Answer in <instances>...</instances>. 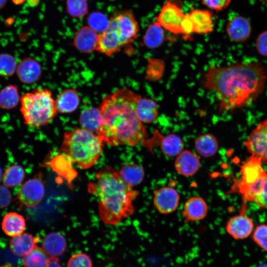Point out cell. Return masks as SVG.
I'll return each mask as SVG.
<instances>
[{"label": "cell", "mask_w": 267, "mask_h": 267, "mask_svg": "<svg viewBox=\"0 0 267 267\" xmlns=\"http://www.w3.org/2000/svg\"><path fill=\"white\" fill-rule=\"evenodd\" d=\"M267 74L259 62L212 66L204 73L202 87L214 93L220 112H232L251 104L263 92Z\"/></svg>", "instance_id": "obj_1"}, {"label": "cell", "mask_w": 267, "mask_h": 267, "mask_svg": "<svg viewBox=\"0 0 267 267\" xmlns=\"http://www.w3.org/2000/svg\"><path fill=\"white\" fill-rule=\"evenodd\" d=\"M140 96L130 89L122 88L103 99L99 107L102 123L96 134L103 143L129 146L144 143L147 130L136 112Z\"/></svg>", "instance_id": "obj_2"}, {"label": "cell", "mask_w": 267, "mask_h": 267, "mask_svg": "<svg viewBox=\"0 0 267 267\" xmlns=\"http://www.w3.org/2000/svg\"><path fill=\"white\" fill-rule=\"evenodd\" d=\"M88 190L98 198L99 215L106 224L115 225L134 212L133 201L138 192L110 166L102 168L95 174L94 180L89 183Z\"/></svg>", "instance_id": "obj_3"}, {"label": "cell", "mask_w": 267, "mask_h": 267, "mask_svg": "<svg viewBox=\"0 0 267 267\" xmlns=\"http://www.w3.org/2000/svg\"><path fill=\"white\" fill-rule=\"evenodd\" d=\"M138 32V23L132 10L117 12L110 19L107 28L99 35L96 50L111 56L133 43Z\"/></svg>", "instance_id": "obj_4"}, {"label": "cell", "mask_w": 267, "mask_h": 267, "mask_svg": "<svg viewBox=\"0 0 267 267\" xmlns=\"http://www.w3.org/2000/svg\"><path fill=\"white\" fill-rule=\"evenodd\" d=\"M103 144L102 139L94 132L83 128H77L65 133L60 150L69 155L74 163L86 169L97 162Z\"/></svg>", "instance_id": "obj_5"}, {"label": "cell", "mask_w": 267, "mask_h": 267, "mask_svg": "<svg viewBox=\"0 0 267 267\" xmlns=\"http://www.w3.org/2000/svg\"><path fill=\"white\" fill-rule=\"evenodd\" d=\"M20 102L24 122L30 127L37 128L47 125L58 112L55 100L51 91L46 89L25 93L21 96Z\"/></svg>", "instance_id": "obj_6"}, {"label": "cell", "mask_w": 267, "mask_h": 267, "mask_svg": "<svg viewBox=\"0 0 267 267\" xmlns=\"http://www.w3.org/2000/svg\"><path fill=\"white\" fill-rule=\"evenodd\" d=\"M174 0H167L156 17L157 22L166 31L182 35L181 24L185 16Z\"/></svg>", "instance_id": "obj_7"}, {"label": "cell", "mask_w": 267, "mask_h": 267, "mask_svg": "<svg viewBox=\"0 0 267 267\" xmlns=\"http://www.w3.org/2000/svg\"><path fill=\"white\" fill-rule=\"evenodd\" d=\"M251 155L267 162V119L260 123L251 132L244 143Z\"/></svg>", "instance_id": "obj_8"}, {"label": "cell", "mask_w": 267, "mask_h": 267, "mask_svg": "<svg viewBox=\"0 0 267 267\" xmlns=\"http://www.w3.org/2000/svg\"><path fill=\"white\" fill-rule=\"evenodd\" d=\"M235 190L245 201L253 202L267 209V176L247 185H234Z\"/></svg>", "instance_id": "obj_9"}, {"label": "cell", "mask_w": 267, "mask_h": 267, "mask_svg": "<svg viewBox=\"0 0 267 267\" xmlns=\"http://www.w3.org/2000/svg\"><path fill=\"white\" fill-rule=\"evenodd\" d=\"M180 196L173 187L164 186L153 193V203L155 209L162 214H169L176 211L179 205Z\"/></svg>", "instance_id": "obj_10"}, {"label": "cell", "mask_w": 267, "mask_h": 267, "mask_svg": "<svg viewBox=\"0 0 267 267\" xmlns=\"http://www.w3.org/2000/svg\"><path fill=\"white\" fill-rule=\"evenodd\" d=\"M44 194V187L41 178H35L27 181L22 186L18 195L19 201L26 207L37 206Z\"/></svg>", "instance_id": "obj_11"}, {"label": "cell", "mask_w": 267, "mask_h": 267, "mask_svg": "<svg viewBox=\"0 0 267 267\" xmlns=\"http://www.w3.org/2000/svg\"><path fill=\"white\" fill-rule=\"evenodd\" d=\"M263 163L261 158L251 155L240 166V178L235 181L234 185L249 184L267 176Z\"/></svg>", "instance_id": "obj_12"}, {"label": "cell", "mask_w": 267, "mask_h": 267, "mask_svg": "<svg viewBox=\"0 0 267 267\" xmlns=\"http://www.w3.org/2000/svg\"><path fill=\"white\" fill-rule=\"evenodd\" d=\"M153 142H148L144 144L151 146L152 144L159 146L162 153L166 156L172 157L177 156L183 150V142L178 135L171 134L165 136L161 135L158 131L150 139Z\"/></svg>", "instance_id": "obj_13"}, {"label": "cell", "mask_w": 267, "mask_h": 267, "mask_svg": "<svg viewBox=\"0 0 267 267\" xmlns=\"http://www.w3.org/2000/svg\"><path fill=\"white\" fill-rule=\"evenodd\" d=\"M226 32L229 38L236 43H242L251 36L252 27L249 20L238 15L230 19L226 26Z\"/></svg>", "instance_id": "obj_14"}, {"label": "cell", "mask_w": 267, "mask_h": 267, "mask_svg": "<svg viewBox=\"0 0 267 267\" xmlns=\"http://www.w3.org/2000/svg\"><path fill=\"white\" fill-rule=\"evenodd\" d=\"M193 26L194 33L206 34L214 30V17L209 9L192 8L187 13Z\"/></svg>", "instance_id": "obj_15"}, {"label": "cell", "mask_w": 267, "mask_h": 267, "mask_svg": "<svg viewBox=\"0 0 267 267\" xmlns=\"http://www.w3.org/2000/svg\"><path fill=\"white\" fill-rule=\"evenodd\" d=\"M175 168L179 174L185 177L194 175L200 167L198 155L189 150H183L176 156Z\"/></svg>", "instance_id": "obj_16"}, {"label": "cell", "mask_w": 267, "mask_h": 267, "mask_svg": "<svg viewBox=\"0 0 267 267\" xmlns=\"http://www.w3.org/2000/svg\"><path fill=\"white\" fill-rule=\"evenodd\" d=\"M208 207L205 200L200 196H192L185 202L181 212L185 222L204 219L208 213Z\"/></svg>", "instance_id": "obj_17"}, {"label": "cell", "mask_w": 267, "mask_h": 267, "mask_svg": "<svg viewBox=\"0 0 267 267\" xmlns=\"http://www.w3.org/2000/svg\"><path fill=\"white\" fill-rule=\"evenodd\" d=\"M99 36L97 32L89 26H84L75 34L73 44L81 52L90 53L96 49Z\"/></svg>", "instance_id": "obj_18"}, {"label": "cell", "mask_w": 267, "mask_h": 267, "mask_svg": "<svg viewBox=\"0 0 267 267\" xmlns=\"http://www.w3.org/2000/svg\"><path fill=\"white\" fill-rule=\"evenodd\" d=\"M254 224L249 217L241 215L231 218L226 224L227 232L235 239L248 237L252 232Z\"/></svg>", "instance_id": "obj_19"}, {"label": "cell", "mask_w": 267, "mask_h": 267, "mask_svg": "<svg viewBox=\"0 0 267 267\" xmlns=\"http://www.w3.org/2000/svg\"><path fill=\"white\" fill-rule=\"evenodd\" d=\"M73 163L71 157L62 152L53 157L49 162V165L55 172L64 178L71 184L77 176V172L73 167Z\"/></svg>", "instance_id": "obj_20"}, {"label": "cell", "mask_w": 267, "mask_h": 267, "mask_svg": "<svg viewBox=\"0 0 267 267\" xmlns=\"http://www.w3.org/2000/svg\"><path fill=\"white\" fill-rule=\"evenodd\" d=\"M40 238L28 233H22L12 237L10 240L9 247L11 252L18 257H25L36 246Z\"/></svg>", "instance_id": "obj_21"}, {"label": "cell", "mask_w": 267, "mask_h": 267, "mask_svg": "<svg viewBox=\"0 0 267 267\" xmlns=\"http://www.w3.org/2000/svg\"><path fill=\"white\" fill-rule=\"evenodd\" d=\"M16 72L19 79L24 84H32L40 77L41 66L35 59L28 57L22 60L17 65Z\"/></svg>", "instance_id": "obj_22"}, {"label": "cell", "mask_w": 267, "mask_h": 267, "mask_svg": "<svg viewBox=\"0 0 267 267\" xmlns=\"http://www.w3.org/2000/svg\"><path fill=\"white\" fill-rule=\"evenodd\" d=\"M42 248L49 257H58L65 252L67 242L61 233L51 232L43 240Z\"/></svg>", "instance_id": "obj_23"}, {"label": "cell", "mask_w": 267, "mask_h": 267, "mask_svg": "<svg viewBox=\"0 0 267 267\" xmlns=\"http://www.w3.org/2000/svg\"><path fill=\"white\" fill-rule=\"evenodd\" d=\"M136 112L143 124L153 122L158 115L157 103L152 99L139 96L136 105Z\"/></svg>", "instance_id": "obj_24"}, {"label": "cell", "mask_w": 267, "mask_h": 267, "mask_svg": "<svg viewBox=\"0 0 267 267\" xmlns=\"http://www.w3.org/2000/svg\"><path fill=\"white\" fill-rule=\"evenodd\" d=\"M26 227L24 217L15 212H9L3 217L1 228L7 235L14 237L23 233Z\"/></svg>", "instance_id": "obj_25"}, {"label": "cell", "mask_w": 267, "mask_h": 267, "mask_svg": "<svg viewBox=\"0 0 267 267\" xmlns=\"http://www.w3.org/2000/svg\"><path fill=\"white\" fill-rule=\"evenodd\" d=\"M194 148L197 153L201 156L209 158L217 152L219 148L218 141L212 134H204L195 139Z\"/></svg>", "instance_id": "obj_26"}, {"label": "cell", "mask_w": 267, "mask_h": 267, "mask_svg": "<svg viewBox=\"0 0 267 267\" xmlns=\"http://www.w3.org/2000/svg\"><path fill=\"white\" fill-rule=\"evenodd\" d=\"M118 173L122 179L132 187L140 184L144 177V171L142 166L134 163L124 165Z\"/></svg>", "instance_id": "obj_27"}, {"label": "cell", "mask_w": 267, "mask_h": 267, "mask_svg": "<svg viewBox=\"0 0 267 267\" xmlns=\"http://www.w3.org/2000/svg\"><path fill=\"white\" fill-rule=\"evenodd\" d=\"M55 102L58 112L70 113L77 108L80 98L75 90L69 89L61 92L55 100Z\"/></svg>", "instance_id": "obj_28"}, {"label": "cell", "mask_w": 267, "mask_h": 267, "mask_svg": "<svg viewBox=\"0 0 267 267\" xmlns=\"http://www.w3.org/2000/svg\"><path fill=\"white\" fill-rule=\"evenodd\" d=\"M165 30L156 21L149 25L143 37V43L149 48L159 47L165 38Z\"/></svg>", "instance_id": "obj_29"}, {"label": "cell", "mask_w": 267, "mask_h": 267, "mask_svg": "<svg viewBox=\"0 0 267 267\" xmlns=\"http://www.w3.org/2000/svg\"><path fill=\"white\" fill-rule=\"evenodd\" d=\"M80 123L82 128L96 133L102 123L99 108H90L84 110L80 116Z\"/></svg>", "instance_id": "obj_30"}, {"label": "cell", "mask_w": 267, "mask_h": 267, "mask_svg": "<svg viewBox=\"0 0 267 267\" xmlns=\"http://www.w3.org/2000/svg\"><path fill=\"white\" fill-rule=\"evenodd\" d=\"M20 98L17 87L9 84L0 90V108L12 109L20 102Z\"/></svg>", "instance_id": "obj_31"}, {"label": "cell", "mask_w": 267, "mask_h": 267, "mask_svg": "<svg viewBox=\"0 0 267 267\" xmlns=\"http://www.w3.org/2000/svg\"><path fill=\"white\" fill-rule=\"evenodd\" d=\"M49 256L42 247L36 246L23 259L25 267H45Z\"/></svg>", "instance_id": "obj_32"}, {"label": "cell", "mask_w": 267, "mask_h": 267, "mask_svg": "<svg viewBox=\"0 0 267 267\" xmlns=\"http://www.w3.org/2000/svg\"><path fill=\"white\" fill-rule=\"evenodd\" d=\"M25 177L24 169L19 165H12L5 171L3 182L5 186L11 187L19 185Z\"/></svg>", "instance_id": "obj_33"}, {"label": "cell", "mask_w": 267, "mask_h": 267, "mask_svg": "<svg viewBox=\"0 0 267 267\" xmlns=\"http://www.w3.org/2000/svg\"><path fill=\"white\" fill-rule=\"evenodd\" d=\"M17 62L14 57L7 53L0 54V76H11L16 72Z\"/></svg>", "instance_id": "obj_34"}, {"label": "cell", "mask_w": 267, "mask_h": 267, "mask_svg": "<svg viewBox=\"0 0 267 267\" xmlns=\"http://www.w3.org/2000/svg\"><path fill=\"white\" fill-rule=\"evenodd\" d=\"M66 10L72 17H82L88 11L87 2L86 0H67Z\"/></svg>", "instance_id": "obj_35"}, {"label": "cell", "mask_w": 267, "mask_h": 267, "mask_svg": "<svg viewBox=\"0 0 267 267\" xmlns=\"http://www.w3.org/2000/svg\"><path fill=\"white\" fill-rule=\"evenodd\" d=\"M89 26L97 32H103L108 27L109 20L103 13L92 12L88 19Z\"/></svg>", "instance_id": "obj_36"}, {"label": "cell", "mask_w": 267, "mask_h": 267, "mask_svg": "<svg viewBox=\"0 0 267 267\" xmlns=\"http://www.w3.org/2000/svg\"><path fill=\"white\" fill-rule=\"evenodd\" d=\"M67 267H93V264L89 255L78 252L73 254L68 259Z\"/></svg>", "instance_id": "obj_37"}, {"label": "cell", "mask_w": 267, "mask_h": 267, "mask_svg": "<svg viewBox=\"0 0 267 267\" xmlns=\"http://www.w3.org/2000/svg\"><path fill=\"white\" fill-rule=\"evenodd\" d=\"M253 239L262 249L267 251V224H261L255 228Z\"/></svg>", "instance_id": "obj_38"}, {"label": "cell", "mask_w": 267, "mask_h": 267, "mask_svg": "<svg viewBox=\"0 0 267 267\" xmlns=\"http://www.w3.org/2000/svg\"><path fill=\"white\" fill-rule=\"evenodd\" d=\"M231 0H201L202 3L210 9L216 12L221 11L226 8Z\"/></svg>", "instance_id": "obj_39"}, {"label": "cell", "mask_w": 267, "mask_h": 267, "mask_svg": "<svg viewBox=\"0 0 267 267\" xmlns=\"http://www.w3.org/2000/svg\"><path fill=\"white\" fill-rule=\"evenodd\" d=\"M256 47L260 54L267 57V30L258 35L256 41Z\"/></svg>", "instance_id": "obj_40"}, {"label": "cell", "mask_w": 267, "mask_h": 267, "mask_svg": "<svg viewBox=\"0 0 267 267\" xmlns=\"http://www.w3.org/2000/svg\"><path fill=\"white\" fill-rule=\"evenodd\" d=\"M11 201L10 191L5 186L0 185V208L8 206Z\"/></svg>", "instance_id": "obj_41"}, {"label": "cell", "mask_w": 267, "mask_h": 267, "mask_svg": "<svg viewBox=\"0 0 267 267\" xmlns=\"http://www.w3.org/2000/svg\"><path fill=\"white\" fill-rule=\"evenodd\" d=\"M182 35L184 37H189L194 34L193 26L192 21L187 14L183 20L181 24Z\"/></svg>", "instance_id": "obj_42"}, {"label": "cell", "mask_w": 267, "mask_h": 267, "mask_svg": "<svg viewBox=\"0 0 267 267\" xmlns=\"http://www.w3.org/2000/svg\"><path fill=\"white\" fill-rule=\"evenodd\" d=\"M45 267H62L57 257H49Z\"/></svg>", "instance_id": "obj_43"}, {"label": "cell", "mask_w": 267, "mask_h": 267, "mask_svg": "<svg viewBox=\"0 0 267 267\" xmlns=\"http://www.w3.org/2000/svg\"><path fill=\"white\" fill-rule=\"evenodd\" d=\"M6 0H0V9L4 7L6 3Z\"/></svg>", "instance_id": "obj_44"}, {"label": "cell", "mask_w": 267, "mask_h": 267, "mask_svg": "<svg viewBox=\"0 0 267 267\" xmlns=\"http://www.w3.org/2000/svg\"><path fill=\"white\" fill-rule=\"evenodd\" d=\"M2 170L1 169V168L0 167V180L1 178V177H2Z\"/></svg>", "instance_id": "obj_45"}, {"label": "cell", "mask_w": 267, "mask_h": 267, "mask_svg": "<svg viewBox=\"0 0 267 267\" xmlns=\"http://www.w3.org/2000/svg\"><path fill=\"white\" fill-rule=\"evenodd\" d=\"M0 267H13L10 265H3V266H0Z\"/></svg>", "instance_id": "obj_46"}, {"label": "cell", "mask_w": 267, "mask_h": 267, "mask_svg": "<svg viewBox=\"0 0 267 267\" xmlns=\"http://www.w3.org/2000/svg\"><path fill=\"white\" fill-rule=\"evenodd\" d=\"M259 267H267V265H262Z\"/></svg>", "instance_id": "obj_47"}, {"label": "cell", "mask_w": 267, "mask_h": 267, "mask_svg": "<svg viewBox=\"0 0 267 267\" xmlns=\"http://www.w3.org/2000/svg\"><path fill=\"white\" fill-rule=\"evenodd\" d=\"M260 1H267V0H258Z\"/></svg>", "instance_id": "obj_48"}]
</instances>
